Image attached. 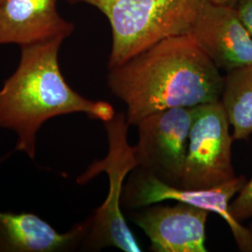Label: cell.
<instances>
[{"instance_id": "cell-11", "label": "cell", "mask_w": 252, "mask_h": 252, "mask_svg": "<svg viewBox=\"0 0 252 252\" xmlns=\"http://www.w3.org/2000/svg\"><path fill=\"white\" fill-rule=\"evenodd\" d=\"M10 153L0 158L8 159ZM89 228L88 220L66 233H59L31 212L0 211V252H58L76 248Z\"/></svg>"}, {"instance_id": "cell-10", "label": "cell", "mask_w": 252, "mask_h": 252, "mask_svg": "<svg viewBox=\"0 0 252 252\" xmlns=\"http://www.w3.org/2000/svg\"><path fill=\"white\" fill-rule=\"evenodd\" d=\"M58 0H6L0 5V45L67 38L75 29L57 10Z\"/></svg>"}, {"instance_id": "cell-3", "label": "cell", "mask_w": 252, "mask_h": 252, "mask_svg": "<svg viewBox=\"0 0 252 252\" xmlns=\"http://www.w3.org/2000/svg\"><path fill=\"white\" fill-rule=\"evenodd\" d=\"M100 10L111 29L108 68L164 38L185 35L209 0H64Z\"/></svg>"}, {"instance_id": "cell-12", "label": "cell", "mask_w": 252, "mask_h": 252, "mask_svg": "<svg viewBox=\"0 0 252 252\" xmlns=\"http://www.w3.org/2000/svg\"><path fill=\"white\" fill-rule=\"evenodd\" d=\"M220 101L225 108L234 140L252 135V64L227 73Z\"/></svg>"}, {"instance_id": "cell-8", "label": "cell", "mask_w": 252, "mask_h": 252, "mask_svg": "<svg viewBox=\"0 0 252 252\" xmlns=\"http://www.w3.org/2000/svg\"><path fill=\"white\" fill-rule=\"evenodd\" d=\"M188 35L220 70L252 64V36L234 7L207 1Z\"/></svg>"}, {"instance_id": "cell-4", "label": "cell", "mask_w": 252, "mask_h": 252, "mask_svg": "<svg viewBox=\"0 0 252 252\" xmlns=\"http://www.w3.org/2000/svg\"><path fill=\"white\" fill-rule=\"evenodd\" d=\"M104 126L108 136L107 156L93 162L77 179L79 184H85L105 172L109 184L105 202L88 219L89 228L82 242L85 248L94 251L112 247L125 252H142L121 209L125 180L138 166L135 148L128 141L130 126L124 112L116 113Z\"/></svg>"}, {"instance_id": "cell-16", "label": "cell", "mask_w": 252, "mask_h": 252, "mask_svg": "<svg viewBox=\"0 0 252 252\" xmlns=\"http://www.w3.org/2000/svg\"><path fill=\"white\" fill-rule=\"evenodd\" d=\"M6 0H0V5H2Z\"/></svg>"}, {"instance_id": "cell-2", "label": "cell", "mask_w": 252, "mask_h": 252, "mask_svg": "<svg viewBox=\"0 0 252 252\" xmlns=\"http://www.w3.org/2000/svg\"><path fill=\"white\" fill-rule=\"evenodd\" d=\"M64 39L21 46L18 66L0 89V127L16 134V151L31 159L37 133L50 119L83 113L105 123L116 114L111 104L82 96L64 80L59 64Z\"/></svg>"}, {"instance_id": "cell-13", "label": "cell", "mask_w": 252, "mask_h": 252, "mask_svg": "<svg viewBox=\"0 0 252 252\" xmlns=\"http://www.w3.org/2000/svg\"><path fill=\"white\" fill-rule=\"evenodd\" d=\"M230 211L232 216L240 222L252 220V177L249 181L247 180L236 198L231 203Z\"/></svg>"}, {"instance_id": "cell-6", "label": "cell", "mask_w": 252, "mask_h": 252, "mask_svg": "<svg viewBox=\"0 0 252 252\" xmlns=\"http://www.w3.org/2000/svg\"><path fill=\"white\" fill-rule=\"evenodd\" d=\"M127 181L122 198L126 207L138 208L173 200L203 208L222 218L241 252H252V230L236 220L230 211L231 200L247 182L244 176L209 189H184L164 183L151 173L136 167Z\"/></svg>"}, {"instance_id": "cell-14", "label": "cell", "mask_w": 252, "mask_h": 252, "mask_svg": "<svg viewBox=\"0 0 252 252\" xmlns=\"http://www.w3.org/2000/svg\"><path fill=\"white\" fill-rule=\"evenodd\" d=\"M234 7L252 36V0H238Z\"/></svg>"}, {"instance_id": "cell-7", "label": "cell", "mask_w": 252, "mask_h": 252, "mask_svg": "<svg viewBox=\"0 0 252 252\" xmlns=\"http://www.w3.org/2000/svg\"><path fill=\"white\" fill-rule=\"evenodd\" d=\"M193 114L194 107L172 108L142 119L135 126L137 167L164 183L180 187Z\"/></svg>"}, {"instance_id": "cell-1", "label": "cell", "mask_w": 252, "mask_h": 252, "mask_svg": "<svg viewBox=\"0 0 252 252\" xmlns=\"http://www.w3.org/2000/svg\"><path fill=\"white\" fill-rule=\"evenodd\" d=\"M110 92L126 106L129 126L172 108L220 101L224 77L188 34L164 38L108 68Z\"/></svg>"}, {"instance_id": "cell-9", "label": "cell", "mask_w": 252, "mask_h": 252, "mask_svg": "<svg viewBox=\"0 0 252 252\" xmlns=\"http://www.w3.org/2000/svg\"><path fill=\"white\" fill-rule=\"evenodd\" d=\"M209 212L186 203L147 206L133 221L151 241L156 252H207L206 228Z\"/></svg>"}, {"instance_id": "cell-15", "label": "cell", "mask_w": 252, "mask_h": 252, "mask_svg": "<svg viewBox=\"0 0 252 252\" xmlns=\"http://www.w3.org/2000/svg\"><path fill=\"white\" fill-rule=\"evenodd\" d=\"M213 2H217V3H220V4H224V5H228V6H232L234 7L235 3L238 0H211Z\"/></svg>"}, {"instance_id": "cell-5", "label": "cell", "mask_w": 252, "mask_h": 252, "mask_svg": "<svg viewBox=\"0 0 252 252\" xmlns=\"http://www.w3.org/2000/svg\"><path fill=\"white\" fill-rule=\"evenodd\" d=\"M230 122L221 101L194 107L180 187L202 189L221 185L235 176Z\"/></svg>"}]
</instances>
